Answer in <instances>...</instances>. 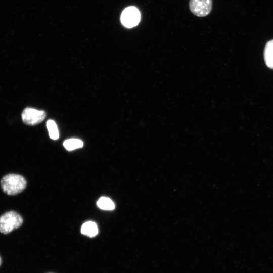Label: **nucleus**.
<instances>
[{"instance_id":"nucleus-1","label":"nucleus","mask_w":273,"mask_h":273,"mask_svg":"<svg viewBox=\"0 0 273 273\" xmlns=\"http://www.w3.org/2000/svg\"><path fill=\"white\" fill-rule=\"evenodd\" d=\"M26 184V180L23 176L14 173L5 175L1 180V188L8 195L20 193L25 189Z\"/></svg>"},{"instance_id":"nucleus-2","label":"nucleus","mask_w":273,"mask_h":273,"mask_svg":"<svg viewBox=\"0 0 273 273\" xmlns=\"http://www.w3.org/2000/svg\"><path fill=\"white\" fill-rule=\"evenodd\" d=\"M23 222L22 217L14 211L5 212L0 216V232L7 234L19 228Z\"/></svg>"},{"instance_id":"nucleus-3","label":"nucleus","mask_w":273,"mask_h":273,"mask_svg":"<svg viewBox=\"0 0 273 273\" xmlns=\"http://www.w3.org/2000/svg\"><path fill=\"white\" fill-rule=\"evenodd\" d=\"M45 111L34 108H26L22 112L23 122L29 125H35L41 122L46 118Z\"/></svg>"},{"instance_id":"nucleus-4","label":"nucleus","mask_w":273,"mask_h":273,"mask_svg":"<svg viewBox=\"0 0 273 273\" xmlns=\"http://www.w3.org/2000/svg\"><path fill=\"white\" fill-rule=\"evenodd\" d=\"M189 8L191 12L198 17H205L211 12L212 0H190Z\"/></svg>"},{"instance_id":"nucleus-5","label":"nucleus","mask_w":273,"mask_h":273,"mask_svg":"<svg viewBox=\"0 0 273 273\" xmlns=\"http://www.w3.org/2000/svg\"><path fill=\"white\" fill-rule=\"evenodd\" d=\"M140 18V13L138 9L134 7H129L122 13L121 22L125 27L131 28L137 25Z\"/></svg>"},{"instance_id":"nucleus-6","label":"nucleus","mask_w":273,"mask_h":273,"mask_svg":"<svg viewBox=\"0 0 273 273\" xmlns=\"http://www.w3.org/2000/svg\"><path fill=\"white\" fill-rule=\"evenodd\" d=\"M264 58L267 66L273 69V39L266 43L264 50Z\"/></svg>"},{"instance_id":"nucleus-7","label":"nucleus","mask_w":273,"mask_h":273,"mask_svg":"<svg viewBox=\"0 0 273 273\" xmlns=\"http://www.w3.org/2000/svg\"><path fill=\"white\" fill-rule=\"evenodd\" d=\"M81 233L89 237H94L98 233V226L94 222L90 221L86 222L81 226Z\"/></svg>"},{"instance_id":"nucleus-8","label":"nucleus","mask_w":273,"mask_h":273,"mask_svg":"<svg viewBox=\"0 0 273 273\" xmlns=\"http://www.w3.org/2000/svg\"><path fill=\"white\" fill-rule=\"evenodd\" d=\"M97 205L99 208L105 210H112L115 207L114 202L106 197H102L99 198Z\"/></svg>"},{"instance_id":"nucleus-9","label":"nucleus","mask_w":273,"mask_h":273,"mask_svg":"<svg viewBox=\"0 0 273 273\" xmlns=\"http://www.w3.org/2000/svg\"><path fill=\"white\" fill-rule=\"evenodd\" d=\"M63 146L67 150L72 151L82 148L83 146V143L78 139H70L64 142Z\"/></svg>"},{"instance_id":"nucleus-10","label":"nucleus","mask_w":273,"mask_h":273,"mask_svg":"<svg viewBox=\"0 0 273 273\" xmlns=\"http://www.w3.org/2000/svg\"><path fill=\"white\" fill-rule=\"evenodd\" d=\"M46 125L50 138L53 140H57L59 137V133L55 122L52 120H49Z\"/></svg>"},{"instance_id":"nucleus-11","label":"nucleus","mask_w":273,"mask_h":273,"mask_svg":"<svg viewBox=\"0 0 273 273\" xmlns=\"http://www.w3.org/2000/svg\"><path fill=\"white\" fill-rule=\"evenodd\" d=\"M1 262H2V260H1V257H0V265H1Z\"/></svg>"}]
</instances>
